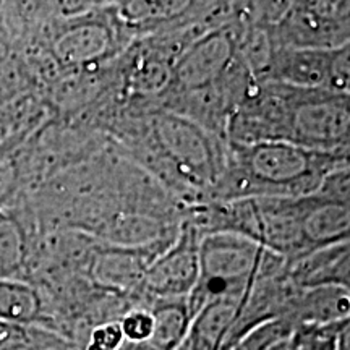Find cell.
<instances>
[{
	"label": "cell",
	"instance_id": "1",
	"mask_svg": "<svg viewBox=\"0 0 350 350\" xmlns=\"http://www.w3.org/2000/svg\"><path fill=\"white\" fill-rule=\"evenodd\" d=\"M347 161V152H319L287 142L230 143L229 161L213 185L221 203L248 198H304Z\"/></svg>",
	"mask_w": 350,
	"mask_h": 350
},
{
	"label": "cell",
	"instance_id": "2",
	"mask_svg": "<svg viewBox=\"0 0 350 350\" xmlns=\"http://www.w3.org/2000/svg\"><path fill=\"white\" fill-rule=\"evenodd\" d=\"M265 252L262 245L234 232L201 235L200 278L185 299L191 319L211 300L226 297L247 299L260 274Z\"/></svg>",
	"mask_w": 350,
	"mask_h": 350
},
{
	"label": "cell",
	"instance_id": "3",
	"mask_svg": "<svg viewBox=\"0 0 350 350\" xmlns=\"http://www.w3.org/2000/svg\"><path fill=\"white\" fill-rule=\"evenodd\" d=\"M349 94L292 88L286 142L319 152H347Z\"/></svg>",
	"mask_w": 350,
	"mask_h": 350
},
{
	"label": "cell",
	"instance_id": "4",
	"mask_svg": "<svg viewBox=\"0 0 350 350\" xmlns=\"http://www.w3.org/2000/svg\"><path fill=\"white\" fill-rule=\"evenodd\" d=\"M156 144L188 185H214L224 164L214 135L187 117L163 111L152 119Z\"/></svg>",
	"mask_w": 350,
	"mask_h": 350
},
{
	"label": "cell",
	"instance_id": "5",
	"mask_svg": "<svg viewBox=\"0 0 350 350\" xmlns=\"http://www.w3.org/2000/svg\"><path fill=\"white\" fill-rule=\"evenodd\" d=\"M349 3H288L278 21V47L332 51L349 44ZM275 47V49H278Z\"/></svg>",
	"mask_w": 350,
	"mask_h": 350
},
{
	"label": "cell",
	"instance_id": "6",
	"mask_svg": "<svg viewBox=\"0 0 350 350\" xmlns=\"http://www.w3.org/2000/svg\"><path fill=\"white\" fill-rule=\"evenodd\" d=\"M200 232L193 224L182 227L180 235L167 250L148 266L144 286L161 300L187 299L200 278Z\"/></svg>",
	"mask_w": 350,
	"mask_h": 350
},
{
	"label": "cell",
	"instance_id": "7",
	"mask_svg": "<svg viewBox=\"0 0 350 350\" xmlns=\"http://www.w3.org/2000/svg\"><path fill=\"white\" fill-rule=\"evenodd\" d=\"M237 36L229 29H216L191 42L172 67V80L183 91L214 85L235 60Z\"/></svg>",
	"mask_w": 350,
	"mask_h": 350
},
{
	"label": "cell",
	"instance_id": "8",
	"mask_svg": "<svg viewBox=\"0 0 350 350\" xmlns=\"http://www.w3.org/2000/svg\"><path fill=\"white\" fill-rule=\"evenodd\" d=\"M334 51L278 47L265 80L301 91H329Z\"/></svg>",
	"mask_w": 350,
	"mask_h": 350
},
{
	"label": "cell",
	"instance_id": "9",
	"mask_svg": "<svg viewBox=\"0 0 350 350\" xmlns=\"http://www.w3.org/2000/svg\"><path fill=\"white\" fill-rule=\"evenodd\" d=\"M350 209L349 203L305 196V211L301 219V234L306 253L331 245L349 242Z\"/></svg>",
	"mask_w": 350,
	"mask_h": 350
},
{
	"label": "cell",
	"instance_id": "10",
	"mask_svg": "<svg viewBox=\"0 0 350 350\" xmlns=\"http://www.w3.org/2000/svg\"><path fill=\"white\" fill-rule=\"evenodd\" d=\"M286 275L299 288L340 286L349 288V242L319 248L288 261Z\"/></svg>",
	"mask_w": 350,
	"mask_h": 350
},
{
	"label": "cell",
	"instance_id": "11",
	"mask_svg": "<svg viewBox=\"0 0 350 350\" xmlns=\"http://www.w3.org/2000/svg\"><path fill=\"white\" fill-rule=\"evenodd\" d=\"M350 294L347 287L319 286L300 288L288 304L284 317L295 326H325L349 319Z\"/></svg>",
	"mask_w": 350,
	"mask_h": 350
},
{
	"label": "cell",
	"instance_id": "12",
	"mask_svg": "<svg viewBox=\"0 0 350 350\" xmlns=\"http://www.w3.org/2000/svg\"><path fill=\"white\" fill-rule=\"evenodd\" d=\"M111 31L103 23H78L57 36L54 55L64 67H81L106 55L111 49Z\"/></svg>",
	"mask_w": 350,
	"mask_h": 350
},
{
	"label": "cell",
	"instance_id": "13",
	"mask_svg": "<svg viewBox=\"0 0 350 350\" xmlns=\"http://www.w3.org/2000/svg\"><path fill=\"white\" fill-rule=\"evenodd\" d=\"M42 300L29 284L0 279V321L31 326L41 317Z\"/></svg>",
	"mask_w": 350,
	"mask_h": 350
},
{
	"label": "cell",
	"instance_id": "14",
	"mask_svg": "<svg viewBox=\"0 0 350 350\" xmlns=\"http://www.w3.org/2000/svg\"><path fill=\"white\" fill-rule=\"evenodd\" d=\"M150 262L144 253L125 250L106 252L96 265V275L99 281L111 286H129L135 281H144Z\"/></svg>",
	"mask_w": 350,
	"mask_h": 350
},
{
	"label": "cell",
	"instance_id": "15",
	"mask_svg": "<svg viewBox=\"0 0 350 350\" xmlns=\"http://www.w3.org/2000/svg\"><path fill=\"white\" fill-rule=\"evenodd\" d=\"M295 327V323L287 317L268 319L247 332L234 350H286Z\"/></svg>",
	"mask_w": 350,
	"mask_h": 350
},
{
	"label": "cell",
	"instance_id": "16",
	"mask_svg": "<svg viewBox=\"0 0 350 350\" xmlns=\"http://www.w3.org/2000/svg\"><path fill=\"white\" fill-rule=\"evenodd\" d=\"M25 256L23 227L13 216L0 213V279H12L10 274L23 265Z\"/></svg>",
	"mask_w": 350,
	"mask_h": 350
},
{
	"label": "cell",
	"instance_id": "17",
	"mask_svg": "<svg viewBox=\"0 0 350 350\" xmlns=\"http://www.w3.org/2000/svg\"><path fill=\"white\" fill-rule=\"evenodd\" d=\"M349 327V319L325 326H297L286 350H336L340 334Z\"/></svg>",
	"mask_w": 350,
	"mask_h": 350
},
{
	"label": "cell",
	"instance_id": "18",
	"mask_svg": "<svg viewBox=\"0 0 350 350\" xmlns=\"http://www.w3.org/2000/svg\"><path fill=\"white\" fill-rule=\"evenodd\" d=\"M172 81V67L165 59H142L129 77V86L137 94H157Z\"/></svg>",
	"mask_w": 350,
	"mask_h": 350
},
{
	"label": "cell",
	"instance_id": "19",
	"mask_svg": "<svg viewBox=\"0 0 350 350\" xmlns=\"http://www.w3.org/2000/svg\"><path fill=\"white\" fill-rule=\"evenodd\" d=\"M190 3L187 2H131L122 5V15L126 20L148 21L165 20L172 15H178Z\"/></svg>",
	"mask_w": 350,
	"mask_h": 350
},
{
	"label": "cell",
	"instance_id": "20",
	"mask_svg": "<svg viewBox=\"0 0 350 350\" xmlns=\"http://www.w3.org/2000/svg\"><path fill=\"white\" fill-rule=\"evenodd\" d=\"M124 342L143 344L151 338L154 329V318L150 310H131L119 321Z\"/></svg>",
	"mask_w": 350,
	"mask_h": 350
},
{
	"label": "cell",
	"instance_id": "21",
	"mask_svg": "<svg viewBox=\"0 0 350 350\" xmlns=\"http://www.w3.org/2000/svg\"><path fill=\"white\" fill-rule=\"evenodd\" d=\"M41 344L29 326L0 321V350H29Z\"/></svg>",
	"mask_w": 350,
	"mask_h": 350
},
{
	"label": "cell",
	"instance_id": "22",
	"mask_svg": "<svg viewBox=\"0 0 350 350\" xmlns=\"http://www.w3.org/2000/svg\"><path fill=\"white\" fill-rule=\"evenodd\" d=\"M122 345H124V334L119 321H111L94 327L86 350H120Z\"/></svg>",
	"mask_w": 350,
	"mask_h": 350
},
{
	"label": "cell",
	"instance_id": "23",
	"mask_svg": "<svg viewBox=\"0 0 350 350\" xmlns=\"http://www.w3.org/2000/svg\"><path fill=\"white\" fill-rule=\"evenodd\" d=\"M336 350H350V331H349V327H347V329H344L342 334H340L338 347H336Z\"/></svg>",
	"mask_w": 350,
	"mask_h": 350
}]
</instances>
